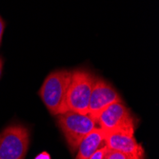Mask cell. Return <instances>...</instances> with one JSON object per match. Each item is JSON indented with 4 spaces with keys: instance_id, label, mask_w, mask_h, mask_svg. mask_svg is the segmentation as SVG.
Listing matches in <instances>:
<instances>
[{
    "instance_id": "9",
    "label": "cell",
    "mask_w": 159,
    "mask_h": 159,
    "mask_svg": "<svg viewBox=\"0 0 159 159\" xmlns=\"http://www.w3.org/2000/svg\"><path fill=\"white\" fill-rule=\"evenodd\" d=\"M103 159H133V158H131L129 156H128L127 154H125L123 152L110 150L107 148Z\"/></svg>"
},
{
    "instance_id": "2",
    "label": "cell",
    "mask_w": 159,
    "mask_h": 159,
    "mask_svg": "<svg viewBox=\"0 0 159 159\" xmlns=\"http://www.w3.org/2000/svg\"><path fill=\"white\" fill-rule=\"evenodd\" d=\"M57 125L65 137L71 152H75L83 138L97 127L95 120L88 113L67 111L56 115Z\"/></svg>"
},
{
    "instance_id": "7",
    "label": "cell",
    "mask_w": 159,
    "mask_h": 159,
    "mask_svg": "<svg viewBox=\"0 0 159 159\" xmlns=\"http://www.w3.org/2000/svg\"><path fill=\"white\" fill-rule=\"evenodd\" d=\"M104 145L110 150L123 152L133 159L146 158L145 151H144L142 145L136 141L134 134L132 133H105Z\"/></svg>"
},
{
    "instance_id": "6",
    "label": "cell",
    "mask_w": 159,
    "mask_h": 159,
    "mask_svg": "<svg viewBox=\"0 0 159 159\" xmlns=\"http://www.w3.org/2000/svg\"><path fill=\"white\" fill-rule=\"evenodd\" d=\"M118 101H122V99L116 90L107 81L95 77L90 97L88 114L95 120L106 107Z\"/></svg>"
},
{
    "instance_id": "1",
    "label": "cell",
    "mask_w": 159,
    "mask_h": 159,
    "mask_svg": "<svg viewBox=\"0 0 159 159\" xmlns=\"http://www.w3.org/2000/svg\"><path fill=\"white\" fill-rule=\"evenodd\" d=\"M70 77V70H57L51 73L43 82L39 95L51 114L58 115L68 111L67 94Z\"/></svg>"
},
{
    "instance_id": "4",
    "label": "cell",
    "mask_w": 159,
    "mask_h": 159,
    "mask_svg": "<svg viewBox=\"0 0 159 159\" xmlns=\"http://www.w3.org/2000/svg\"><path fill=\"white\" fill-rule=\"evenodd\" d=\"M97 127L105 133L125 132L134 134L135 119L122 101L106 107L95 119Z\"/></svg>"
},
{
    "instance_id": "13",
    "label": "cell",
    "mask_w": 159,
    "mask_h": 159,
    "mask_svg": "<svg viewBox=\"0 0 159 159\" xmlns=\"http://www.w3.org/2000/svg\"><path fill=\"white\" fill-rule=\"evenodd\" d=\"M2 67H3V63L1 58H0V76H1V73H2Z\"/></svg>"
},
{
    "instance_id": "3",
    "label": "cell",
    "mask_w": 159,
    "mask_h": 159,
    "mask_svg": "<svg viewBox=\"0 0 159 159\" xmlns=\"http://www.w3.org/2000/svg\"><path fill=\"white\" fill-rule=\"evenodd\" d=\"M95 76L90 70L77 69L71 71L70 87L67 94L68 111L88 113L90 97Z\"/></svg>"
},
{
    "instance_id": "10",
    "label": "cell",
    "mask_w": 159,
    "mask_h": 159,
    "mask_svg": "<svg viewBox=\"0 0 159 159\" xmlns=\"http://www.w3.org/2000/svg\"><path fill=\"white\" fill-rule=\"evenodd\" d=\"M106 149H107V147H106L105 145H104L103 147L99 148V149L91 156L90 159H103L104 154H105V152H106Z\"/></svg>"
},
{
    "instance_id": "8",
    "label": "cell",
    "mask_w": 159,
    "mask_h": 159,
    "mask_svg": "<svg viewBox=\"0 0 159 159\" xmlns=\"http://www.w3.org/2000/svg\"><path fill=\"white\" fill-rule=\"evenodd\" d=\"M105 133L99 127H95L80 142L75 159H90L91 156L104 143Z\"/></svg>"
},
{
    "instance_id": "5",
    "label": "cell",
    "mask_w": 159,
    "mask_h": 159,
    "mask_svg": "<svg viewBox=\"0 0 159 159\" xmlns=\"http://www.w3.org/2000/svg\"><path fill=\"white\" fill-rule=\"evenodd\" d=\"M30 144V131L23 125H11L0 133V159H24Z\"/></svg>"
},
{
    "instance_id": "12",
    "label": "cell",
    "mask_w": 159,
    "mask_h": 159,
    "mask_svg": "<svg viewBox=\"0 0 159 159\" xmlns=\"http://www.w3.org/2000/svg\"><path fill=\"white\" fill-rule=\"evenodd\" d=\"M4 21L2 20V18L0 17V43H1V39H2V34H3V31H4Z\"/></svg>"
},
{
    "instance_id": "11",
    "label": "cell",
    "mask_w": 159,
    "mask_h": 159,
    "mask_svg": "<svg viewBox=\"0 0 159 159\" xmlns=\"http://www.w3.org/2000/svg\"><path fill=\"white\" fill-rule=\"evenodd\" d=\"M34 159H51V156L47 152H42L41 153L36 155Z\"/></svg>"
}]
</instances>
